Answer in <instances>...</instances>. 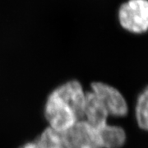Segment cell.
<instances>
[{
	"mask_svg": "<svg viewBox=\"0 0 148 148\" xmlns=\"http://www.w3.org/2000/svg\"><path fill=\"white\" fill-rule=\"evenodd\" d=\"M43 113L48 127L61 132H68L81 119L73 106L56 88L47 95Z\"/></svg>",
	"mask_w": 148,
	"mask_h": 148,
	"instance_id": "6da1fadb",
	"label": "cell"
},
{
	"mask_svg": "<svg viewBox=\"0 0 148 148\" xmlns=\"http://www.w3.org/2000/svg\"><path fill=\"white\" fill-rule=\"evenodd\" d=\"M121 27L134 34L148 32V0H127L119 9Z\"/></svg>",
	"mask_w": 148,
	"mask_h": 148,
	"instance_id": "7a4b0ae2",
	"label": "cell"
},
{
	"mask_svg": "<svg viewBox=\"0 0 148 148\" xmlns=\"http://www.w3.org/2000/svg\"><path fill=\"white\" fill-rule=\"evenodd\" d=\"M90 90L106 107L110 117L124 118L129 113V107L124 95L114 86L103 82H94L90 86Z\"/></svg>",
	"mask_w": 148,
	"mask_h": 148,
	"instance_id": "3957f363",
	"label": "cell"
},
{
	"mask_svg": "<svg viewBox=\"0 0 148 148\" xmlns=\"http://www.w3.org/2000/svg\"><path fill=\"white\" fill-rule=\"evenodd\" d=\"M73 148H102L98 129L80 119L66 132Z\"/></svg>",
	"mask_w": 148,
	"mask_h": 148,
	"instance_id": "277c9868",
	"label": "cell"
},
{
	"mask_svg": "<svg viewBox=\"0 0 148 148\" xmlns=\"http://www.w3.org/2000/svg\"><path fill=\"white\" fill-rule=\"evenodd\" d=\"M110 114L101 101L90 90L86 91L82 119L95 128H100L109 123Z\"/></svg>",
	"mask_w": 148,
	"mask_h": 148,
	"instance_id": "5b68a950",
	"label": "cell"
},
{
	"mask_svg": "<svg viewBox=\"0 0 148 148\" xmlns=\"http://www.w3.org/2000/svg\"><path fill=\"white\" fill-rule=\"evenodd\" d=\"M102 148H123L127 142V133L123 127L110 123L98 128Z\"/></svg>",
	"mask_w": 148,
	"mask_h": 148,
	"instance_id": "8992f818",
	"label": "cell"
},
{
	"mask_svg": "<svg viewBox=\"0 0 148 148\" xmlns=\"http://www.w3.org/2000/svg\"><path fill=\"white\" fill-rule=\"evenodd\" d=\"M39 148H73L66 132L45 127L35 140Z\"/></svg>",
	"mask_w": 148,
	"mask_h": 148,
	"instance_id": "52a82bcc",
	"label": "cell"
},
{
	"mask_svg": "<svg viewBox=\"0 0 148 148\" xmlns=\"http://www.w3.org/2000/svg\"><path fill=\"white\" fill-rule=\"evenodd\" d=\"M134 114L138 127L143 131L148 132V86L138 95Z\"/></svg>",
	"mask_w": 148,
	"mask_h": 148,
	"instance_id": "ba28073f",
	"label": "cell"
},
{
	"mask_svg": "<svg viewBox=\"0 0 148 148\" xmlns=\"http://www.w3.org/2000/svg\"><path fill=\"white\" fill-rule=\"evenodd\" d=\"M19 148H39L37 144L36 143L35 141L32 142H27V143H24L23 145H21Z\"/></svg>",
	"mask_w": 148,
	"mask_h": 148,
	"instance_id": "9c48e42d",
	"label": "cell"
}]
</instances>
